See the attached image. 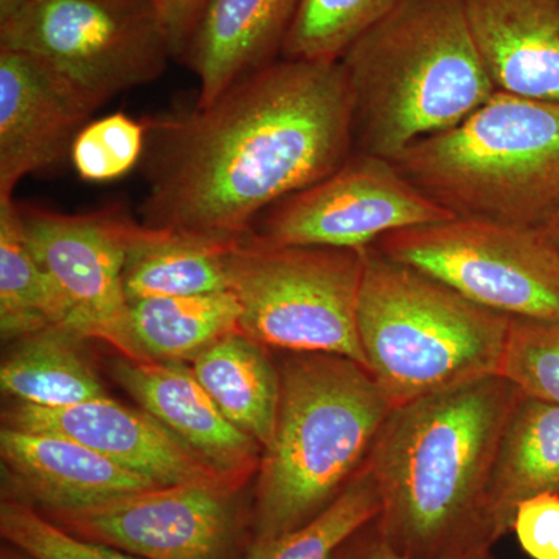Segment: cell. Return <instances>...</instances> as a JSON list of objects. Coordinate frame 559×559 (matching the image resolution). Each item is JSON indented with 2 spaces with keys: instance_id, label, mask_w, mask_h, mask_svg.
Here are the masks:
<instances>
[{
  "instance_id": "obj_22",
  "label": "cell",
  "mask_w": 559,
  "mask_h": 559,
  "mask_svg": "<svg viewBox=\"0 0 559 559\" xmlns=\"http://www.w3.org/2000/svg\"><path fill=\"white\" fill-rule=\"evenodd\" d=\"M132 330L148 360L183 362L240 330L241 308L230 289L153 297L130 304Z\"/></svg>"
},
{
  "instance_id": "obj_15",
  "label": "cell",
  "mask_w": 559,
  "mask_h": 559,
  "mask_svg": "<svg viewBox=\"0 0 559 559\" xmlns=\"http://www.w3.org/2000/svg\"><path fill=\"white\" fill-rule=\"evenodd\" d=\"M112 373L143 411L234 487L259 471L263 447L231 425L182 362L123 358Z\"/></svg>"
},
{
  "instance_id": "obj_18",
  "label": "cell",
  "mask_w": 559,
  "mask_h": 559,
  "mask_svg": "<svg viewBox=\"0 0 559 559\" xmlns=\"http://www.w3.org/2000/svg\"><path fill=\"white\" fill-rule=\"evenodd\" d=\"M301 0H209L182 61L200 81L197 106L280 60Z\"/></svg>"
},
{
  "instance_id": "obj_4",
  "label": "cell",
  "mask_w": 559,
  "mask_h": 559,
  "mask_svg": "<svg viewBox=\"0 0 559 559\" xmlns=\"http://www.w3.org/2000/svg\"><path fill=\"white\" fill-rule=\"evenodd\" d=\"M277 425L255 492V543L293 532L340 498L367 465L393 404L345 356L290 353L278 369Z\"/></svg>"
},
{
  "instance_id": "obj_13",
  "label": "cell",
  "mask_w": 559,
  "mask_h": 559,
  "mask_svg": "<svg viewBox=\"0 0 559 559\" xmlns=\"http://www.w3.org/2000/svg\"><path fill=\"white\" fill-rule=\"evenodd\" d=\"M3 426L79 441L160 487L205 484L235 489L148 412L108 396L66 407L17 403L3 415Z\"/></svg>"
},
{
  "instance_id": "obj_17",
  "label": "cell",
  "mask_w": 559,
  "mask_h": 559,
  "mask_svg": "<svg viewBox=\"0 0 559 559\" xmlns=\"http://www.w3.org/2000/svg\"><path fill=\"white\" fill-rule=\"evenodd\" d=\"M0 454L25 495L49 513L87 509L160 487L79 441L53 433L3 426Z\"/></svg>"
},
{
  "instance_id": "obj_34",
  "label": "cell",
  "mask_w": 559,
  "mask_h": 559,
  "mask_svg": "<svg viewBox=\"0 0 559 559\" xmlns=\"http://www.w3.org/2000/svg\"><path fill=\"white\" fill-rule=\"evenodd\" d=\"M540 231H543L544 237H546L555 248L559 249V216L551 221L550 224H547Z\"/></svg>"
},
{
  "instance_id": "obj_31",
  "label": "cell",
  "mask_w": 559,
  "mask_h": 559,
  "mask_svg": "<svg viewBox=\"0 0 559 559\" xmlns=\"http://www.w3.org/2000/svg\"><path fill=\"white\" fill-rule=\"evenodd\" d=\"M173 58L182 60L209 0H154Z\"/></svg>"
},
{
  "instance_id": "obj_19",
  "label": "cell",
  "mask_w": 559,
  "mask_h": 559,
  "mask_svg": "<svg viewBox=\"0 0 559 559\" xmlns=\"http://www.w3.org/2000/svg\"><path fill=\"white\" fill-rule=\"evenodd\" d=\"M240 238L153 229L139 224L124 260L128 300L131 304L153 297L197 296L229 289L227 259Z\"/></svg>"
},
{
  "instance_id": "obj_33",
  "label": "cell",
  "mask_w": 559,
  "mask_h": 559,
  "mask_svg": "<svg viewBox=\"0 0 559 559\" xmlns=\"http://www.w3.org/2000/svg\"><path fill=\"white\" fill-rule=\"evenodd\" d=\"M31 2L32 0H0V24L20 13Z\"/></svg>"
},
{
  "instance_id": "obj_14",
  "label": "cell",
  "mask_w": 559,
  "mask_h": 559,
  "mask_svg": "<svg viewBox=\"0 0 559 559\" xmlns=\"http://www.w3.org/2000/svg\"><path fill=\"white\" fill-rule=\"evenodd\" d=\"M92 110L38 58L0 49V200L64 159Z\"/></svg>"
},
{
  "instance_id": "obj_10",
  "label": "cell",
  "mask_w": 559,
  "mask_h": 559,
  "mask_svg": "<svg viewBox=\"0 0 559 559\" xmlns=\"http://www.w3.org/2000/svg\"><path fill=\"white\" fill-rule=\"evenodd\" d=\"M452 218L395 162L355 151L325 179L267 209L249 231L271 245L367 249L392 231Z\"/></svg>"
},
{
  "instance_id": "obj_24",
  "label": "cell",
  "mask_w": 559,
  "mask_h": 559,
  "mask_svg": "<svg viewBox=\"0 0 559 559\" xmlns=\"http://www.w3.org/2000/svg\"><path fill=\"white\" fill-rule=\"evenodd\" d=\"M68 319V305L33 253L20 204L13 198L0 200V331L3 340H24L50 326L66 329Z\"/></svg>"
},
{
  "instance_id": "obj_23",
  "label": "cell",
  "mask_w": 559,
  "mask_h": 559,
  "mask_svg": "<svg viewBox=\"0 0 559 559\" xmlns=\"http://www.w3.org/2000/svg\"><path fill=\"white\" fill-rule=\"evenodd\" d=\"M20 341L0 369V388L17 403L66 407L108 396L69 330L50 326Z\"/></svg>"
},
{
  "instance_id": "obj_9",
  "label": "cell",
  "mask_w": 559,
  "mask_h": 559,
  "mask_svg": "<svg viewBox=\"0 0 559 559\" xmlns=\"http://www.w3.org/2000/svg\"><path fill=\"white\" fill-rule=\"evenodd\" d=\"M371 248L487 310L559 319V249L540 230L455 216L392 231Z\"/></svg>"
},
{
  "instance_id": "obj_6",
  "label": "cell",
  "mask_w": 559,
  "mask_h": 559,
  "mask_svg": "<svg viewBox=\"0 0 559 559\" xmlns=\"http://www.w3.org/2000/svg\"><path fill=\"white\" fill-rule=\"evenodd\" d=\"M510 320L371 246L366 250L359 340L367 370L393 407L499 374Z\"/></svg>"
},
{
  "instance_id": "obj_21",
  "label": "cell",
  "mask_w": 559,
  "mask_h": 559,
  "mask_svg": "<svg viewBox=\"0 0 559 559\" xmlns=\"http://www.w3.org/2000/svg\"><path fill=\"white\" fill-rule=\"evenodd\" d=\"M266 347L242 331L227 334L193 360V373L231 425L270 447L277 425L280 377Z\"/></svg>"
},
{
  "instance_id": "obj_12",
  "label": "cell",
  "mask_w": 559,
  "mask_h": 559,
  "mask_svg": "<svg viewBox=\"0 0 559 559\" xmlns=\"http://www.w3.org/2000/svg\"><path fill=\"white\" fill-rule=\"evenodd\" d=\"M231 492L171 485L50 516L72 535L142 559H231L238 536Z\"/></svg>"
},
{
  "instance_id": "obj_20",
  "label": "cell",
  "mask_w": 559,
  "mask_h": 559,
  "mask_svg": "<svg viewBox=\"0 0 559 559\" xmlns=\"http://www.w3.org/2000/svg\"><path fill=\"white\" fill-rule=\"evenodd\" d=\"M559 492V406L524 395L500 439L489 500L500 535L511 532L522 500Z\"/></svg>"
},
{
  "instance_id": "obj_32",
  "label": "cell",
  "mask_w": 559,
  "mask_h": 559,
  "mask_svg": "<svg viewBox=\"0 0 559 559\" xmlns=\"http://www.w3.org/2000/svg\"><path fill=\"white\" fill-rule=\"evenodd\" d=\"M333 559H412L404 557L382 538L377 522L371 521L366 527L359 530L341 547ZM459 559H495L492 550L481 551V554L469 555V557Z\"/></svg>"
},
{
  "instance_id": "obj_7",
  "label": "cell",
  "mask_w": 559,
  "mask_h": 559,
  "mask_svg": "<svg viewBox=\"0 0 559 559\" xmlns=\"http://www.w3.org/2000/svg\"><path fill=\"white\" fill-rule=\"evenodd\" d=\"M366 250L278 246L242 235L227 259L240 330L263 347L345 356L366 367L358 331Z\"/></svg>"
},
{
  "instance_id": "obj_25",
  "label": "cell",
  "mask_w": 559,
  "mask_h": 559,
  "mask_svg": "<svg viewBox=\"0 0 559 559\" xmlns=\"http://www.w3.org/2000/svg\"><path fill=\"white\" fill-rule=\"evenodd\" d=\"M380 510L377 480L366 465L322 513L286 535L252 544L246 559H333Z\"/></svg>"
},
{
  "instance_id": "obj_11",
  "label": "cell",
  "mask_w": 559,
  "mask_h": 559,
  "mask_svg": "<svg viewBox=\"0 0 559 559\" xmlns=\"http://www.w3.org/2000/svg\"><path fill=\"white\" fill-rule=\"evenodd\" d=\"M33 253L68 305L66 330L102 340L124 358L148 360L135 340L124 293L127 250L139 224L120 207L66 215L21 205Z\"/></svg>"
},
{
  "instance_id": "obj_8",
  "label": "cell",
  "mask_w": 559,
  "mask_h": 559,
  "mask_svg": "<svg viewBox=\"0 0 559 559\" xmlns=\"http://www.w3.org/2000/svg\"><path fill=\"white\" fill-rule=\"evenodd\" d=\"M0 49L38 58L92 112L173 58L154 0H32L0 24Z\"/></svg>"
},
{
  "instance_id": "obj_28",
  "label": "cell",
  "mask_w": 559,
  "mask_h": 559,
  "mask_svg": "<svg viewBox=\"0 0 559 559\" xmlns=\"http://www.w3.org/2000/svg\"><path fill=\"white\" fill-rule=\"evenodd\" d=\"M499 374L524 395L559 406V319L511 318Z\"/></svg>"
},
{
  "instance_id": "obj_35",
  "label": "cell",
  "mask_w": 559,
  "mask_h": 559,
  "mask_svg": "<svg viewBox=\"0 0 559 559\" xmlns=\"http://www.w3.org/2000/svg\"><path fill=\"white\" fill-rule=\"evenodd\" d=\"M2 559H24L16 557V555L11 554V551H3Z\"/></svg>"
},
{
  "instance_id": "obj_30",
  "label": "cell",
  "mask_w": 559,
  "mask_h": 559,
  "mask_svg": "<svg viewBox=\"0 0 559 559\" xmlns=\"http://www.w3.org/2000/svg\"><path fill=\"white\" fill-rule=\"evenodd\" d=\"M511 532L532 559H559V492H543L522 500Z\"/></svg>"
},
{
  "instance_id": "obj_26",
  "label": "cell",
  "mask_w": 559,
  "mask_h": 559,
  "mask_svg": "<svg viewBox=\"0 0 559 559\" xmlns=\"http://www.w3.org/2000/svg\"><path fill=\"white\" fill-rule=\"evenodd\" d=\"M401 0H301L282 58L341 61Z\"/></svg>"
},
{
  "instance_id": "obj_16",
  "label": "cell",
  "mask_w": 559,
  "mask_h": 559,
  "mask_svg": "<svg viewBox=\"0 0 559 559\" xmlns=\"http://www.w3.org/2000/svg\"><path fill=\"white\" fill-rule=\"evenodd\" d=\"M496 91L559 103V0H462Z\"/></svg>"
},
{
  "instance_id": "obj_27",
  "label": "cell",
  "mask_w": 559,
  "mask_h": 559,
  "mask_svg": "<svg viewBox=\"0 0 559 559\" xmlns=\"http://www.w3.org/2000/svg\"><path fill=\"white\" fill-rule=\"evenodd\" d=\"M148 139L146 121L110 114L84 124L73 140L70 160L86 182H110L134 170L143 160Z\"/></svg>"
},
{
  "instance_id": "obj_1",
  "label": "cell",
  "mask_w": 559,
  "mask_h": 559,
  "mask_svg": "<svg viewBox=\"0 0 559 559\" xmlns=\"http://www.w3.org/2000/svg\"><path fill=\"white\" fill-rule=\"evenodd\" d=\"M143 226L242 237L355 153L341 61L280 58L207 106L146 121Z\"/></svg>"
},
{
  "instance_id": "obj_3",
  "label": "cell",
  "mask_w": 559,
  "mask_h": 559,
  "mask_svg": "<svg viewBox=\"0 0 559 559\" xmlns=\"http://www.w3.org/2000/svg\"><path fill=\"white\" fill-rule=\"evenodd\" d=\"M355 151L395 160L496 94L462 0H401L341 58Z\"/></svg>"
},
{
  "instance_id": "obj_2",
  "label": "cell",
  "mask_w": 559,
  "mask_h": 559,
  "mask_svg": "<svg viewBox=\"0 0 559 559\" xmlns=\"http://www.w3.org/2000/svg\"><path fill=\"white\" fill-rule=\"evenodd\" d=\"M522 392L502 374L393 407L367 465L377 480V527L412 559L492 550L502 535L489 500L500 439Z\"/></svg>"
},
{
  "instance_id": "obj_29",
  "label": "cell",
  "mask_w": 559,
  "mask_h": 559,
  "mask_svg": "<svg viewBox=\"0 0 559 559\" xmlns=\"http://www.w3.org/2000/svg\"><path fill=\"white\" fill-rule=\"evenodd\" d=\"M0 533L32 559H142L72 535L20 500H2Z\"/></svg>"
},
{
  "instance_id": "obj_5",
  "label": "cell",
  "mask_w": 559,
  "mask_h": 559,
  "mask_svg": "<svg viewBox=\"0 0 559 559\" xmlns=\"http://www.w3.org/2000/svg\"><path fill=\"white\" fill-rule=\"evenodd\" d=\"M393 162L459 218L544 229L559 216V103L496 92Z\"/></svg>"
}]
</instances>
